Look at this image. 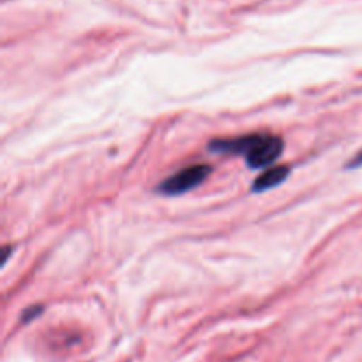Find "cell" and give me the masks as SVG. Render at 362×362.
<instances>
[{
    "mask_svg": "<svg viewBox=\"0 0 362 362\" xmlns=\"http://www.w3.org/2000/svg\"><path fill=\"white\" fill-rule=\"evenodd\" d=\"M212 168L209 165H193L187 168L179 170L173 175L166 177L158 187V193L165 194V197H179V194L187 193V191L194 189L200 186L209 175H211Z\"/></svg>",
    "mask_w": 362,
    "mask_h": 362,
    "instance_id": "1",
    "label": "cell"
},
{
    "mask_svg": "<svg viewBox=\"0 0 362 362\" xmlns=\"http://www.w3.org/2000/svg\"><path fill=\"white\" fill-rule=\"evenodd\" d=\"M283 148H285V144H283L281 138L274 136V134L260 133V138L253 145V148L244 156L246 165L253 170L265 168V166L272 165L281 156Z\"/></svg>",
    "mask_w": 362,
    "mask_h": 362,
    "instance_id": "2",
    "label": "cell"
},
{
    "mask_svg": "<svg viewBox=\"0 0 362 362\" xmlns=\"http://www.w3.org/2000/svg\"><path fill=\"white\" fill-rule=\"evenodd\" d=\"M260 133L253 134H244V136L237 138H219L209 144V151L216 152V154H228V156H246L247 152L253 148L257 144Z\"/></svg>",
    "mask_w": 362,
    "mask_h": 362,
    "instance_id": "3",
    "label": "cell"
},
{
    "mask_svg": "<svg viewBox=\"0 0 362 362\" xmlns=\"http://www.w3.org/2000/svg\"><path fill=\"white\" fill-rule=\"evenodd\" d=\"M290 175L288 166H274V168H269L258 177L253 182V191L255 193H264V191L274 189L279 184L285 182Z\"/></svg>",
    "mask_w": 362,
    "mask_h": 362,
    "instance_id": "4",
    "label": "cell"
},
{
    "mask_svg": "<svg viewBox=\"0 0 362 362\" xmlns=\"http://www.w3.org/2000/svg\"><path fill=\"white\" fill-rule=\"evenodd\" d=\"M41 313H42V306L27 308V310L23 311V315H21V322H23V324H28V322H32L35 317H39Z\"/></svg>",
    "mask_w": 362,
    "mask_h": 362,
    "instance_id": "5",
    "label": "cell"
},
{
    "mask_svg": "<svg viewBox=\"0 0 362 362\" xmlns=\"http://www.w3.org/2000/svg\"><path fill=\"white\" fill-rule=\"evenodd\" d=\"M361 166H362V151L352 159V161L349 163V166H346V168H361Z\"/></svg>",
    "mask_w": 362,
    "mask_h": 362,
    "instance_id": "6",
    "label": "cell"
}]
</instances>
